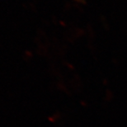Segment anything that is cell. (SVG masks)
<instances>
[{"mask_svg":"<svg viewBox=\"0 0 127 127\" xmlns=\"http://www.w3.org/2000/svg\"><path fill=\"white\" fill-rule=\"evenodd\" d=\"M75 1H78V2H80V0H75Z\"/></svg>","mask_w":127,"mask_h":127,"instance_id":"6da1fadb","label":"cell"}]
</instances>
